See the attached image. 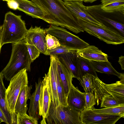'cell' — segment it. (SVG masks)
Masks as SVG:
<instances>
[{"mask_svg": "<svg viewBox=\"0 0 124 124\" xmlns=\"http://www.w3.org/2000/svg\"><path fill=\"white\" fill-rule=\"evenodd\" d=\"M77 60L80 78L87 74L98 77L96 71L90 61L81 57L77 54Z\"/></svg>", "mask_w": 124, "mask_h": 124, "instance_id": "25", "label": "cell"}, {"mask_svg": "<svg viewBox=\"0 0 124 124\" xmlns=\"http://www.w3.org/2000/svg\"><path fill=\"white\" fill-rule=\"evenodd\" d=\"M121 118L118 116L96 113L91 108H85L80 116L81 124H115Z\"/></svg>", "mask_w": 124, "mask_h": 124, "instance_id": "8", "label": "cell"}, {"mask_svg": "<svg viewBox=\"0 0 124 124\" xmlns=\"http://www.w3.org/2000/svg\"><path fill=\"white\" fill-rule=\"evenodd\" d=\"M59 60L70 71L74 78L80 79L77 66L76 51H70L63 54L56 55Z\"/></svg>", "mask_w": 124, "mask_h": 124, "instance_id": "15", "label": "cell"}, {"mask_svg": "<svg viewBox=\"0 0 124 124\" xmlns=\"http://www.w3.org/2000/svg\"><path fill=\"white\" fill-rule=\"evenodd\" d=\"M91 108L96 113L118 116L122 118L124 117V104L100 109H96L94 106Z\"/></svg>", "mask_w": 124, "mask_h": 124, "instance_id": "26", "label": "cell"}, {"mask_svg": "<svg viewBox=\"0 0 124 124\" xmlns=\"http://www.w3.org/2000/svg\"><path fill=\"white\" fill-rule=\"evenodd\" d=\"M7 2L8 6L10 8L14 10L17 9L18 5L16 1L14 0H11Z\"/></svg>", "mask_w": 124, "mask_h": 124, "instance_id": "35", "label": "cell"}, {"mask_svg": "<svg viewBox=\"0 0 124 124\" xmlns=\"http://www.w3.org/2000/svg\"><path fill=\"white\" fill-rule=\"evenodd\" d=\"M3 29V25L0 26V53L1 49L2 47L1 46V40L2 34Z\"/></svg>", "mask_w": 124, "mask_h": 124, "instance_id": "39", "label": "cell"}, {"mask_svg": "<svg viewBox=\"0 0 124 124\" xmlns=\"http://www.w3.org/2000/svg\"><path fill=\"white\" fill-rule=\"evenodd\" d=\"M85 108H91L96 104V99L95 95L91 92L85 93Z\"/></svg>", "mask_w": 124, "mask_h": 124, "instance_id": "32", "label": "cell"}, {"mask_svg": "<svg viewBox=\"0 0 124 124\" xmlns=\"http://www.w3.org/2000/svg\"><path fill=\"white\" fill-rule=\"evenodd\" d=\"M120 80L115 83L104 85L109 93L121 103L124 104V74L120 78Z\"/></svg>", "mask_w": 124, "mask_h": 124, "instance_id": "21", "label": "cell"}, {"mask_svg": "<svg viewBox=\"0 0 124 124\" xmlns=\"http://www.w3.org/2000/svg\"><path fill=\"white\" fill-rule=\"evenodd\" d=\"M46 39L47 50H52L61 46L58 39L54 36L47 34Z\"/></svg>", "mask_w": 124, "mask_h": 124, "instance_id": "31", "label": "cell"}, {"mask_svg": "<svg viewBox=\"0 0 124 124\" xmlns=\"http://www.w3.org/2000/svg\"><path fill=\"white\" fill-rule=\"evenodd\" d=\"M16 124H37V120L27 114L18 113L16 114Z\"/></svg>", "mask_w": 124, "mask_h": 124, "instance_id": "28", "label": "cell"}, {"mask_svg": "<svg viewBox=\"0 0 124 124\" xmlns=\"http://www.w3.org/2000/svg\"><path fill=\"white\" fill-rule=\"evenodd\" d=\"M85 93L81 92L72 84L67 98L68 105L80 112L85 108Z\"/></svg>", "mask_w": 124, "mask_h": 124, "instance_id": "14", "label": "cell"}, {"mask_svg": "<svg viewBox=\"0 0 124 124\" xmlns=\"http://www.w3.org/2000/svg\"><path fill=\"white\" fill-rule=\"evenodd\" d=\"M3 1H8L9 0H2Z\"/></svg>", "mask_w": 124, "mask_h": 124, "instance_id": "43", "label": "cell"}, {"mask_svg": "<svg viewBox=\"0 0 124 124\" xmlns=\"http://www.w3.org/2000/svg\"><path fill=\"white\" fill-rule=\"evenodd\" d=\"M77 54L81 57L90 61H108L107 54L94 46L89 45L76 51Z\"/></svg>", "mask_w": 124, "mask_h": 124, "instance_id": "16", "label": "cell"}, {"mask_svg": "<svg viewBox=\"0 0 124 124\" xmlns=\"http://www.w3.org/2000/svg\"><path fill=\"white\" fill-rule=\"evenodd\" d=\"M12 53L9 61L1 72L6 80L9 81L21 70L25 68L30 71L32 62L23 40L12 44Z\"/></svg>", "mask_w": 124, "mask_h": 124, "instance_id": "2", "label": "cell"}, {"mask_svg": "<svg viewBox=\"0 0 124 124\" xmlns=\"http://www.w3.org/2000/svg\"><path fill=\"white\" fill-rule=\"evenodd\" d=\"M101 5L87 6V10L95 19L105 25L107 23L119 31L124 36V24L105 16L104 14L102 13V10L101 8Z\"/></svg>", "mask_w": 124, "mask_h": 124, "instance_id": "13", "label": "cell"}, {"mask_svg": "<svg viewBox=\"0 0 124 124\" xmlns=\"http://www.w3.org/2000/svg\"><path fill=\"white\" fill-rule=\"evenodd\" d=\"M57 72V57L50 56V65L46 76L51 102L55 107L59 104L57 89L56 77Z\"/></svg>", "mask_w": 124, "mask_h": 124, "instance_id": "10", "label": "cell"}, {"mask_svg": "<svg viewBox=\"0 0 124 124\" xmlns=\"http://www.w3.org/2000/svg\"><path fill=\"white\" fill-rule=\"evenodd\" d=\"M57 66L58 76L67 98L72 84V81L74 77L70 71L59 60L57 57Z\"/></svg>", "mask_w": 124, "mask_h": 124, "instance_id": "17", "label": "cell"}, {"mask_svg": "<svg viewBox=\"0 0 124 124\" xmlns=\"http://www.w3.org/2000/svg\"><path fill=\"white\" fill-rule=\"evenodd\" d=\"M4 78L3 74L0 72V107L4 113L8 124H16L10 112L7 103L6 93V89L4 84Z\"/></svg>", "mask_w": 124, "mask_h": 124, "instance_id": "22", "label": "cell"}, {"mask_svg": "<svg viewBox=\"0 0 124 124\" xmlns=\"http://www.w3.org/2000/svg\"><path fill=\"white\" fill-rule=\"evenodd\" d=\"M92 91L94 94L98 105L105 96L110 94L105 87L104 83L98 77L92 75Z\"/></svg>", "mask_w": 124, "mask_h": 124, "instance_id": "23", "label": "cell"}, {"mask_svg": "<svg viewBox=\"0 0 124 124\" xmlns=\"http://www.w3.org/2000/svg\"><path fill=\"white\" fill-rule=\"evenodd\" d=\"M32 87V85H26L20 92L15 106V113L16 115L18 113L27 114V112L28 108L27 102V100L30 98L31 95V92Z\"/></svg>", "mask_w": 124, "mask_h": 124, "instance_id": "19", "label": "cell"}, {"mask_svg": "<svg viewBox=\"0 0 124 124\" xmlns=\"http://www.w3.org/2000/svg\"><path fill=\"white\" fill-rule=\"evenodd\" d=\"M91 75L87 74L83 76L79 80L85 93H93Z\"/></svg>", "mask_w": 124, "mask_h": 124, "instance_id": "29", "label": "cell"}, {"mask_svg": "<svg viewBox=\"0 0 124 124\" xmlns=\"http://www.w3.org/2000/svg\"><path fill=\"white\" fill-rule=\"evenodd\" d=\"M101 8L103 11L107 13L119 12L124 15V1L116 2L105 5L101 4Z\"/></svg>", "mask_w": 124, "mask_h": 124, "instance_id": "27", "label": "cell"}, {"mask_svg": "<svg viewBox=\"0 0 124 124\" xmlns=\"http://www.w3.org/2000/svg\"><path fill=\"white\" fill-rule=\"evenodd\" d=\"M0 118L3 121L7 124H8L7 118L1 108L0 107Z\"/></svg>", "mask_w": 124, "mask_h": 124, "instance_id": "36", "label": "cell"}, {"mask_svg": "<svg viewBox=\"0 0 124 124\" xmlns=\"http://www.w3.org/2000/svg\"><path fill=\"white\" fill-rule=\"evenodd\" d=\"M83 1L85 2L92 3L97 0H83Z\"/></svg>", "mask_w": 124, "mask_h": 124, "instance_id": "41", "label": "cell"}, {"mask_svg": "<svg viewBox=\"0 0 124 124\" xmlns=\"http://www.w3.org/2000/svg\"><path fill=\"white\" fill-rule=\"evenodd\" d=\"M20 15H16L11 12L6 14L3 25L1 40L2 47L7 43H14L23 40L27 29L25 21Z\"/></svg>", "mask_w": 124, "mask_h": 124, "instance_id": "3", "label": "cell"}, {"mask_svg": "<svg viewBox=\"0 0 124 124\" xmlns=\"http://www.w3.org/2000/svg\"><path fill=\"white\" fill-rule=\"evenodd\" d=\"M42 11L41 19L50 24L65 28L78 34L84 31L77 19L61 0H31Z\"/></svg>", "mask_w": 124, "mask_h": 124, "instance_id": "1", "label": "cell"}, {"mask_svg": "<svg viewBox=\"0 0 124 124\" xmlns=\"http://www.w3.org/2000/svg\"><path fill=\"white\" fill-rule=\"evenodd\" d=\"M90 61L95 70L97 72L114 75L117 76L119 78L123 73L117 71L108 61Z\"/></svg>", "mask_w": 124, "mask_h": 124, "instance_id": "24", "label": "cell"}, {"mask_svg": "<svg viewBox=\"0 0 124 124\" xmlns=\"http://www.w3.org/2000/svg\"><path fill=\"white\" fill-rule=\"evenodd\" d=\"M124 1V0H101V4L105 5L117 1Z\"/></svg>", "mask_w": 124, "mask_h": 124, "instance_id": "37", "label": "cell"}, {"mask_svg": "<svg viewBox=\"0 0 124 124\" xmlns=\"http://www.w3.org/2000/svg\"><path fill=\"white\" fill-rule=\"evenodd\" d=\"M46 34L54 36L57 39L61 46L70 51H77L89 44L62 27L51 25L44 29Z\"/></svg>", "mask_w": 124, "mask_h": 124, "instance_id": "7", "label": "cell"}, {"mask_svg": "<svg viewBox=\"0 0 124 124\" xmlns=\"http://www.w3.org/2000/svg\"><path fill=\"white\" fill-rule=\"evenodd\" d=\"M118 62L121 65L122 70L124 69V56H121L119 57Z\"/></svg>", "mask_w": 124, "mask_h": 124, "instance_id": "38", "label": "cell"}, {"mask_svg": "<svg viewBox=\"0 0 124 124\" xmlns=\"http://www.w3.org/2000/svg\"><path fill=\"white\" fill-rule=\"evenodd\" d=\"M45 31L40 27L31 26L27 30L23 39L26 44L33 45L44 54L47 50Z\"/></svg>", "mask_w": 124, "mask_h": 124, "instance_id": "9", "label": "cell"}, {"mask_svg": "<svg viewBox=\"0 0 124 124\" xmlns=\"http://www.w3.org/2000/svg\"><path fill=\"white\" fill-rule=\"evenodd\" d=\"M51 103L46 76L42 80L41 94L39 101V115L42 118L40 123L47 124L46 118L48 116Z\"/></svg>", "mask_w": 124, "mask_h": 124, "instance_id": "12", "label": "cell"}, {"mask_svg": "<svg viewBox=\"0 0 124 124\" xmlns=\"http://www.w3.org/2000/svg\"><path fill=\"white\" fill-rule=\"evenodd\" d=\"M70 50L65 47L60 46L52 50H47L44 54L46 55H55L68 52Z\"/></svg>", "mask_w": 124, "mask_h": 124, "instance_id": "33", "label": "cell"}, {"mask_svg": "<svg viewBox=\"0 0 124 124\" xmlns=\"http://www.w3.org/2000/svg\"><path fill=\"white\" fill-rule=\"evenodd\" d=\"M75 17L84 31L106 43L117 45L124 43V36L116 29L108 27H102L81 18Z\"/></svg>", "mask_w": 124, "mask_h": 124, "instance_id": "4", "label": "cell"}, {"mask_svg": "<svg viewBox=\"0 0 124 124\" xmlns=\"http://www.w3.org/2000/svg\"><path fill=\"white\" fill-rule=\"evenodd\" d=\"M26 44L32 62L39 57L40 52L34 46L27 44Z\"/></svg>", "mask_w": 124, "mask_h": 124, "instance_id": "34", "label": "cell"}, {"mask_svg": "<svg viewBox=\"0 0 124 124\" xmlns=\"http://www.w3.org/2000/svg\"><path fill=\"white\" fill-rule=\"evenodd\" d=\"M62 1H75V2H83V0H61Z\"/></svg>", "mask_w": 124, "mask_h": 124, "instance_id": "40", "label": "cell"}, {"mask_svg": "<svg viewBox=\"0 0 124 124\" xmlns=\"http://www.w3.org/2000/svg\"><path fill=\"white\" fill-rule=\"evenodd\" d=\"M18 5L17 9L33 18L42 19L43 13L41 9L31 0H14Z\"/></svg>", "mask_w": 124, "mask_h": 124, "instance_id": "20", "label": "cell"}, {"mask_svg": "<svg viewBox=\"0 0 124 124\" xmlns=\"http://www.w3.org/2000/svg\"><path fill=\"white\" fill-rule=\"evenodd\" d=\"M27 71L24 69L20 71L10 81L6 93L7 103L10 113L16 122V116L15 108L16 101L21 90L28 85V81Z\"/></svg>", "mask_w": 124, "mask_h": 124, "instance_id": "6", "label": "cell"}, {"mask_svg": "<svg viewBox=\"0 0 124 124\" xmlns=\"http://www.w3.org/2000/svg\"><path fill=\"white\" fill-rule=\"evenodd\" d=\"M66 7L75 17H78L83 19L95 25L103 28L107 26L92 16L87 11L86 6L82 2L73 1H64Z\"/></svg>", "mask_w": 124, "mask_h": 124, "instance_id": "11", "label": "cell"}, {"mask_svg": "<svg viewBox=\"0 0 124 124\" xmlns=\"http://www.w3.org/2000/svg\"><path fill=\"white\" fill-rule=\"evenodd\" d=\"M80 113L68 105L55 107L51 102L46 122L48 124H81Z\"/></svg>", "mask_w": 124, "mask_h": 124, "instance_id": "5", "label": "cell"}, {"mask_svg": "<svg viewBox=\"0 0 124 124\" xmlns=\"http://www.w3.org/2000/svg\"><path fill=\"white\" fill-rule=\"evenodd\" d=\"M42 80L39 79L38 82H36L35 89L31 95L28 111L29 115L38 120L40 118L39 115V101L41 94Z\"/></svg>", "mask_w": 124, "mask_h": 124, "instance_id": "18", "label": "cell"}, {"mask_svg": "<svg viewBox=\"0 0 124 124\" xmlns=\"http://www.w3.org/2000/svg\"><path fill=\"white\" fill-rule=\"evenodd\" d=\"M2 122H3V121L1 120V119L0 118V124Z\"/></svg>", "mask_w": 124, "mask_h": 124, "instance_id": "42", "label": "cell"}, {"mask_svg": "<svg viewBox=\"0 0 124 124\" xmlns=\"http://www.w3.org/2000/svg\"><path fill=\"white\" fill-rule=\"evenodd\" d=\"M101 108L116 106L122 104L110 94L106 96L103 97L101 101Z\"/></svg>", "mask_w": 124, "mask_h": 124, "instance_id": "30", "label": "cell"}]
</instances>
